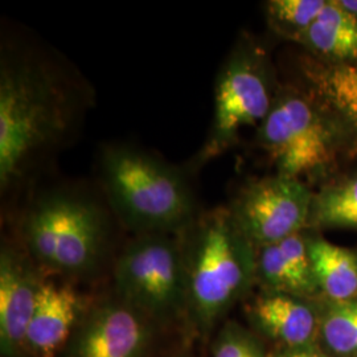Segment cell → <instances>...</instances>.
I'll use <instances>...</instances> for the list:
<instances>
[{
	"instance_id": "cell-8",
	"label": "cell",
	"mask_w": 357,
	"mask_h": 357,
	"mask_svg": "<svg viewBox=\"0 0 357 357\" xmlns=\"http://www.w3.org/2000/svg\"><path fill=\"white\" fill-rule=\"evenodd\" d=\"M312 197L307 183L277 174L250 183L228 208L257 250L310 228Z\"/></svg>"
},
{
	"instance_id": "cell-20",
	"label": "cell",
	"mask_w": 357,
	"mask_h": 357,
	"mask_svg": "<svg viewBox=\"0 0 357 357\" xmlns=\"http://www.w3.org/2000/svg\"><path fill=\"white\" fill-rule=\"evenodd\" d=\"M213 357H265L255 337L237 326L225 327L213 348Z\"/></svg>"
},
{
	"instance_id": "cell-5",
	"label": "cell",
	"mask_w": 357,
	"mask_h": 357,
	"mask_svg": "<svg viewBox=\"0 0 357 357\" xmlns=\"http://www.w3.org/2000/svg\"><path fill=\"white\" fill-rule=\"evenodd\" d=\"M280 89L266 54L252 43L238 44L217 76L212 126L193 166H204L229 150L243 128H259Z\"/></svg>"
},
{
	"instance_id": "cell-23",
	"label": "cell",
	"mask_w": 357,
	"mask_h": 357,
	"mask_svg": "<svg viewBox=\"0 0 357 357\" xmlns=\"http://www.w3.org/2000/svg\"><path fill=\"white\" fill-rule=\"evenodd\" d=\"M354 357H357V355H355V356H354Z\"/></svg>"
},
{
	"instance_id": "cell-12",
	"label": "cell",
	"mask_w": 357,
	"mask_h": 357,
	"mask_svg": "<svg viewBox=\"0 0 357 357\" xmlns=\"http://www.w3.org/2000/svg\"><path fill=\"white\" fill-rule=\"evenodd\" d=\"M257 278L268 293L311 298L319 293L305 231L257 249Z\"/></svg>"
},
{
	"instance_id": "cell-22",
	"label": "cell",
	"mask_w": 357,
	"mask_h": 357,
	"mask_svg": "<svg viewBox=\"0 0 357 357\" xmlns=\"http://www.w3.org/2000/svg\"><path fill=\"white\" fill-rule=\"evenodd\" d=\"M336 1L347 13L357 17V0H336Z\"/></svg>"
},
{
	"instance_id": "cell-4",
	"label": "cell",
	"mask_w": 357,
	"mask_h": 357,
	"mask_svg": "<svg viewBox=\"0 0 357 357\" xmlns=\"http://www.w3.org/2000/svg\"><path fill=\"white\" fill-rule=\"evenodd\" d=\"M185 258L187 299L204 323L216 319L257 277V250L233 220L218 208L195 227Z\"/></svg>"
},
{
	"instance_id": "cell-19",
	"label": "cell",
	"mask_w": 357,
	"mask_h": 357,
	"mask_svg": "<svg viewBox=\"0 0 357 357\" xmlns=\"http://www.w3.org/2000/svg\"><path fill=\"white\" fill-rule=\"evenodd\" d=\"M326 6L327 0H271L266 3L268 26L280 38L299 43Z\"/></svg>"
},
{
	"instance_id": "cell-6",
	"label": "cell",
	"mask_w": 357,
	"mask_h": 357,
	"mask_svg": "<svg viewBox=\"0 0 357 357\" xmlns=\"http://www.w3.org/2000/svg\"><path fill=\"white\" fill-rule=\"evenodd\" d=\"M29 250L45 266L64 271H88L98 262L106 236L100 205L65 192L38 200L24 221Z\"/></svg>"
},
{
	"instance_id": "cell-21",
	"label": "cell",
	"mask_w": 357,
	"mask_h": 357,
	"mask_svg": "<svg viewBox=\"0 0 357 357\" xmlns=\"http://www.w3.org/2000/svg\"><path fill=\"white\" fill-rule=\"evenodd\" d=\"M277 357H328L326 356L319 348L315 345H307V347H298V348H290L286 352H282L280 356Z\"/></svg>"
},
{
	"instance_id": "cell-9",
	"label": "cell",
	"mask_w": 357,
	"mask_h": 357,
	"mask_svg": "<svg viewBox=\"0 0 357 357\" xmlns=\"http://www.w3.org/2000/svg\"><path fill=\"white\" fill-rule=\"evenodd\" d=\"M41 283L23 255L3 248L0 255V347L6 357H16L26 347Z\"/></svg>"
},
{
	"instance_id": "cell-15",
	"label": "cell",
	"mask_w": 357,
	"mask_h": 357,
	"mask_svg": "<svg viewBox=\"0 0 357 357\" xmlns=\"http://www.w3.org/2000/svg\"><path fill=\"white\" fill-rule=\"evenodd\" d=\"M315 60L327 64H356L357 17L336 0H327L323 13L298 43Z\"/></svg>"
},
{
	"instance_id": "cell-13",
	"label": "cell",
	"mask_w": 357,
	"mask_h": 357,
	"mask_svg": "<svg viewBox=\"0 0 357 357\" xmlns=\"http://www.w3.org/2000/svg\"><path fill=\"white\" fill-rule=\"evenodd\" d=\"M81 301L68 284L43 282L32 319L26 331V347L38 357H54L76 323Z\"/></svg>"
},
{
	"instance_id": "cell-14",
	"label": "cell",
	"mask_w": 357,
	"mask_h": 357,
	"mask_svg": "<svg viewBox=\"0 0 357 357\" xmlns=\"http://www.w3.org/2000/svg\"><path fill=\"white\" fill-rule=\"evenodd\" d=\"M252 314L268 336L290 348L312 345L319 335V311L305 298L266 293L255 301Z\"/></svg>"
},
{
	"instance_id": "cell-1",
	"label": "cell",
	"mask_w": 357,
	"mask_h": 357,
	"mask_svg": "<svg viewBox=\"0 0 357 357\" xmlns=\"http://www.w3.org/2000/svg\"><path fill=\"white\" fill-rule=\"evenodd\" d=\"M70 119L59 79L43 65L6 63L0 70V185L22 178L38 153L57 143Z\"/></svg>"
},
{
	"instance_id": "cell-10",
	"label": "cell",
	"mask_w": 357,
	"mask_h": 357,
	"mask_svg": "<svg viewBox=\"0 0 357 357\" xmlns=\"http://www.w3.org/2000/svg\"><path fill=\"white\" fill-rule=\"evenodd\" d=\"M306 90L331 118L345 155L357 156V63L327 64L310 57L302 65Z\"/></svg>"
},
{
	"instance_id": "cell-16",
	"label": "cell",
	"mask_w": 357,
	"mask_h": 357,
	"mask_svg": "<svg viewBox=\"0 0 357 357\" xmlns=\"http://www.w3.org/2000/svg\"><path fill=\"white\" fill-rule=\"evenodd\" d=\"M308 253L319 293L328 302L357 299V252L308 236Z\"/></svg>"
},
{
	"instance_id": "cell-3",
	"label": "cell",
	"mask_w": 357,
	"mask_h": 357,
	"mask_svg": "<svg viewBox=\"0 0 357 357\" xmlns=\"http://www.w3.org/2000/svg\"><path fill=\"white\" fill-rule=\"evenodd\" d=\"M257 142L277 174L302 181H328L345 155L331 118L307 90L294 88L280 89Z\"/></svg>"
},
{
	"instance_id": "cell-11",
	"label": "cell",
	"mask_w": 357,
	"mask_h": 357,
	"mask_svg": "<svg viewBox=\"0 0 357 357\" xmlns=\"http://www.w3.org/2000/svg\"><path fill=\"white\" fill-rule=\"evenodd\" d=\"M149 330L138 310L109 303L86 320L73 348V357H142Z\"/></svg>"
},
{
	"instance_id": "cell-17",
	"label": "cell",
	"mask_w": 357,
	"mask_h": 357,
	"mask_svg": "<svg viewBox=\"0 0 357 357\" xmlns=\"http://www.w3.org/2000/svg\"><path fill=\"white\" fill-rule=\"evenodd\" d=\"M357 230V172L330 178L314 192L310 228Z\"/></svg>"
},
{
	"instance_id": "cell-18",
	"label": "cell",
	"mask_w": 357,
	"mask_h": 357,
	"mask_svg": "<svg viewBox=\"0 0 357 357\" xmlns=\"http://www.w3.org/2000/svg\"><path fill=\"white\" fill-rule=\"evenodd\" d=\"M319 335L333 355H357V299L327 301L319 311Z\"/></svg>"
},
{
	"instance_id": "cell-2",
	"label": "cell",
	"mask_w": 357,
	"mask_h": 357,
	"mask_svg": "<svg viewBox=\"0 0 357 357\" xmlns=\"http://www.w3.org/2000/svg\"><path fill=\"white\" fill-rule=\"evenodd\" d=\"M102 178L110 204L131 229L166 234L195 222V202L183 174L147 153L107 149Z\"/></svg>"
},
{
	"instance_id": "cell-7",
	"label": "cell",
	"mask_w": 357,
	"mask_h": 357,
	"mask_svg": "<svg viewBox=\"0 0 357 357\" xmlns=\"http://www.w3.org/2000/svg\"><path fill=\"white\" fill-rule=\"evenodd\" d=\"M115 283L128 306L165 317L187 298L184 253L166 234H143L119 257Z\"/></svg>"
}]
</instances>
